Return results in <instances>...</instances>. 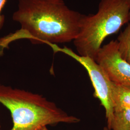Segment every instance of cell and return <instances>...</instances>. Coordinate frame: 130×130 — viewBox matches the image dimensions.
I'll return each mask as SVG.
<instances>
[{"label": "cell", "mask_w": 130, "mask_h": 130, "mask_svg": "<svg viewBox=\"0 0 130 130\" xmlns=\"http://www.w3.org/2000/svg\"><path fill=\"white\" fill-rule=\"evenodd\" d=\"M13 19L21 28L0 38V56L10 43L19 39L33 44H56L74 41L84 14L70 8L63 0H19Z\"/></svg>", "instance_id": "cell-1"}, {"label": "cell", "mask_w": 130, "mask_h": 130, "mask_svg": "<svg viewBox=\"0 0 130 130\" xmlns=\"http://www.w3.org/2000/svg\"><path fill=\"white\" fill-rule=\"evenodd\" d=\"M0 103L11 112L13 126L10 130H39L59 123L80 121L42 95L9 86L0 85Z\"/></svg>", "instance_id": "cell-2"}, {"label": "cell", "mask_w": 130, "mask_h": 130, "mask_svg": "<svg viewBox=\"0 0 130 130\" xmlns=\"http://www.w3.org/2000/svg\"><path fill=\"white\" fill-rule=\"evenodd\" d=\"M128 23L125 0H101L96 13L83 15L79 34L73 41L79 55L95 60L106 38Z\"/></svg>", "instance_id": "cell-3"}, {"label": "cell", "mask_w": 130, "mask_h": 130, "mask_svg": "<svg viewBox=\"0 0 130 130\" xmlns=\"http://www.w3.org/2000/svg\"><path fill=\"white\" fill-rule=\"evenodd\" d=\"M49 45L54 52H61L71 57L86 70L94 88V96L99 100L101 105L104 107L107 123H108L111 119L113 112L111 98L112 82L102 68L94 59L88 56H79L67 47L61 48L56 44Z\"/></svg>", "instance_id": "cell-4"}, {"label": "cell", "mask_w": 130, "mask_h": 130, "mask_svg": "<svg viewBox=\"0 0 130 130\" xmlns=\"http://www.w3.org/2000/svg\"><path fill=\"white\" fill-rule=\"evenodd\" d=\"M95 60L112 83L130 86V64L121 57L116 40L101 47Z\"/></svg>", "instance_id": "cell-5"}, {"label": "cell", "mask_w": 130, "mask_h": 130, "mask_svg": "<svg viewBox=\"0 0 130 130\" xmlns=\"http://www.w3.org/2000/svg\"><path fill=\"white\" fill-rule=\"evenodd\" d=\"M111 98L113 110L130 108V86L112 82Z\"/></svg>", "instance_id": "cell-6"}, {"label": "cell", "mask_w": 130, "mask_h": 130, "mask_svg": "<svg viewBox=\"0 0 130 130\" xmlns=\"http://www.w3.org/2000/svg\"><path fill=\"white\" fill-rule=\"evenodd\" d=\"M107 128L109 130H130V108L113 110Z\"/></svg>", "instance_id": "cell-7"}, {"label": "cell", "mask_w": 130, "mask_h": 130, "mask_svg": "<svg viewBox=\"0 0 130 130\" xmlns=\"http://www.w3.org/2000/svg\"><path fill=\"white\" fill-rule=\"evenodd\" d=\"M121 57L130 64V23L120 34L116 40Z\"/></svg>", "instance_id": "cell-8"}, {"label": "cell", "mask_w": 130, "mask_h": 130, "mask_svg": "<svg viewBox=\"0 0 130 130\" xmlns=\"http://www.w3.org/2000/svg\"><path fill=\"white\" fill-rule=\"evenodd\" d=\"M7 0H0V31L2 29L5 23V16L2 14V11Z\"/></svg>", "instance_id": "cell-9"}, {"label": "cell", "mask_w": 130, "mask_h": 130, "mask_svg": "<svg viewBox=\"0 0 130 130\" xmlns=\"http://www.w3.org/2000/svg\"><path fill=\"white\" fill-rule=\"evenodd\" d=\"M129 9V23H130V0H125Z\"/></svg>", "instance_id": "cell-10"}, {"label": "cell", "mask_w": 130, "mask_h": 130, "mask_svg": "<svg viewBox=\"0 0 130 130\" xmlns=\"http://www.w3.org/2000/svg\"><path fill=\"white\" fill-rule=\"evenodd\" d=\"M39 130H49L47 127V126H45V127H43L42 128H41L40 129H39Z\"/></svg>", "instance_id": "cell-11"}, {"label": "cell", "mask_w": 130, "mask_h": 130, "mask_svg": "<svg viewBox=\"0 0 130 130\" xmlns=\"http://www.w3.org/2000/svg\"><path fill=\"white\" fill-rule=\"evenodd\" d=\"M104 130H109L107 127H105L104 128Z\"/></svg>", "instance_id": "cell-12"}, {"label": "cell", "mask_w": 130, "mask_h": 130, "mask_svg": "<svg viewBox=\"0 0 130 130\" xmlns=\"http://www.w3.org/2000/svg\"><path fill=\"white\" fill-rule=\"evenodd\" d=\"M0 128H1V123H0Z\"/></svg>", "instance_id": "cell-13"}]
</instances>
